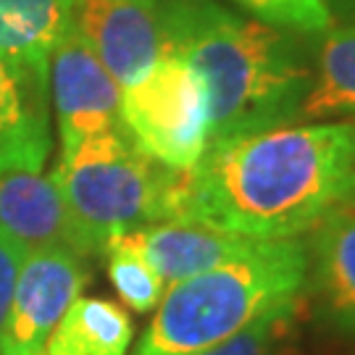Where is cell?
Here are the masks:
<instances>
[{
    "mask_svg": "<svg viewBox=\"0 0 355 355\" xmlns=\"http://www.w3.org/2000/svg\"><path fill=\"white\" fill-rule=\"evenodd\" d=\"M308 300L297 297L292 303L268 311L229 340L198 355H305L303 318Z\"/></svg>",
    "mask_w": 355,
    "mask_h": 355,
    "instance_id": "16",
    "label": "cell"
},
{
    "mask_svg": "<svg viewBox=\"0 0 355 355\" xmlns=\"http://www.w3.org/2000/svg\"><path fill=\"white\" fill-rule=\"evenodd\" d=\"M311 232L305 287L316 316L337 334L355 337V203L340 200Z\"/></svg>",
    "mask_w": 355,
    "mask_h": 355,
    "instance_id": "9",
    "label": "cell"
},
{
    "mask_svg": "<svg viewBox=\"0 0 355 355\" xmlns=\"http://www.w3.org/2000/svg\"><path fill=\"white\" fill-rule=\"evenodd\" d=\"M103 255L108 258V277L116 287L119 297L137 313L155 311L166 292L164 279L148 263L140 248L129 240V234H119L105 245Z\"/></svg>",
    "mask_w": 355,
    "mask_h": 355,
    "instance_id": "17",
    "label": "cell"
},
{
    "mask_svg": "<svg viewBox=\"0 0 355 355\" xmlns=\"http://www.w3.org/2000/svg\"><path fill=\"white\" fill-rule=\"evenodd\" d=\"M308 245L261 240L227 263L168 284L135 355H198L305 295Z\"/></svg>",
    "mask_w": 355,
    "mask_h": 355,
    "instance_id": "3",
    "label": "cell"
},
{
    "mask_svg": "<svg viewBox=\"0 0 355 355\" xmlns=\"http://www.w3.org/2000/svg\"><path fill=\"white\" fill-rule=\"evenodd\" d=\"M355 121V21L327 29L297 121Z\"/></svg>",
    "mask_w": 355,
    "mask_h": 355,
    "instance_id": "14",
    "label": "cell"
},
{
    "mask_svg": "<svg viewBox=\"0 0 355 355\" xmlns=\"http://www.w3.org/2000/svg\"><path fill=\"white\" fill-rule=\"evenodd\" d=\"M355 168V121H303L208 142L177 171L168 221L250 240H295L345 198Z\"/></svg>",
    "mask_w": 355,
    "mask_h": 355,
    "instance_id": "1",
    "label": "cell"
},
{
    "mask_svg": "<svg viewBox=\"0 0 355 355\" xmlns=\"http://www.w3.org/2000/svg\"><path fill=\"white\" fill-rule=\"evenodd\" d=\"M89 274L82 255L64 248L29 250L21 258L3 337V355H40L58 321L82 295Z\"/></svg>",
    "mask_w": 355,
    "mask_h": 355,
    "instance_id": "6",
    "label": "cell"
},
{
    "mask_svg": "<svg viewBox=\"0 0 355 355\" xmlns=\"http://www.w3.org/2000/svg\"><path fill=\"white\" fill-rule=\"evenodd\" d=\"M253 13L258 21L279 26L287 32L321 35L334 26L329 11L321 0H232Z\"/></svg>",
    "mask_w": 355,
    "mask_h": 355,
    "instance_id": "18",
    "label": "cell"
},
{
    "mask_svg": "<svg viewBox=\"0 0 355 355\" xmlns=\"http://www.w3.org/2000/svg\"><path fill=\"white\" fill-rule=\"evenodd\" d=\"M74 0H0V61L48 87L51 55L71 29Z\"/></svg>",
    "mask_w": 355,
    "mask_h": 355,
    "instance_id": "12",
    "label": "cell"
},
{
    "mask_svg": "<svg viewBox=\"0 0 355 355\" xmlns=\"http://www.w3.org/2000/svg\"><path fill=\"white\" fill-rule=\"evenodd\" d=\"M166 53L200 76L211 111L208 142L297 121L311 64L287 29L211 3H161Z\"/></svg>",
    "mask_w": 355,
    "mask_h": 355,
    "instance_id": "2",
    "label": "cell"
},
{
    "mask_svg": "<svg viewBox=\"0 0 355 355\" xmlns=\"http://www.w3.org/2000/svg\"><path fill=\"white\" fill-rule=\"evenodd\" d=\"M127 234L148 258V263L158 271L164 284H174L221 266L232 258H240L248 250H253L261 242L218 232L195 221H155Z\"/></svg>",
    "mask_w": 355,
    "mask_h": 355,
    "instance_id": "11",
    "label": "cell"
},
{
    "mask_svg": "<svg viewBox=\"0 0 355 355\" xmlns=\"http://www.w3.org/2000/svg\"><path fill=\"white\" fill-rule=\"evenodd\" d=\"M329 11L331 21H353L355 19V0H321Z\"/></svg>",
    "mask_w": 355,
    "mask_h": 355,
    "instance_id": "20",
    "label": "cell"
},
{
    "mask_svg": "<svg viewBox=\"0 0 355 355\" xmlns=\"http://www.w3.org/2000/svg\"><path fill=\"white\" fill-rule=\"evenodd\" d=\"M135 337L129 313L114 300L76 297L45 343V355H127Z\"/></svg>",
    "mask_w": 355,
    "mask_h": 355,
    "instance_id": "15",
    "label": "cell"
},
{
    "mask_svg": "<svg viewBox=\"0 0 355 355\" xmlns=\"http://www.w3.org/2000/svg\"><path fill=\"white\" fill-rule=\"evenodd\" d=\"M121 127L155 164L187 171L203 158L211 111L200 76L166 53L135 85L121 89Z\"/></svg>",
    "mask_w": 355,
    "mask_h": 355,
    "instance_id": "5",
    "label": "cell"
},
{
    "mask_svg": "<svg viewBox=\"0 0 355 355\" xmlns=\"http://www.w3.org/2000/svg\"><path fill=\"white\" fill-rule=\"evenodd\" d=\"M42 85L26 82L0 61V177L42 171L51 155V132Z\"/></svg>",
    "mask_w": 355,
    "mask_h": 355,
    "instance_id": "13",
    "label": "cell"
},
{
    "mask_svg": "<svg viewBox=\"0 0 355 355\" xmlns=\"http://www.w3.org/2000/svg\"><path fill=\"white\" fill-rule=\"evenodd\" d=\"M24 253V248H19L11 237L0 232V355H3V337H6V324L11 313L13 284H16V274H19Z\"/></svg>",
    "mask_w": 355,
    "mask_h": 355,
    "instance_id": "19",
    "label": "cell"
},
{
    "mask_svg": "<svg viewBox=\"0 0 355 355\" xmlns=\"http://www.w3.org/2000/svg\"><path fill=\"white\" fill-rule=\"evenodd\" d=\"M61 148L121 127V85L108 74L74 26L51 55L48 69Z\"/></svg>",
    "mask_w": 355,
    "mask_h": 355,
    "instance_id": "8",
    "label": "cell"
},
{
    "mask_svg": "<svg viewBox=\"0 0 355 355\" xmlns=\"http://www.w3.org/2000/svg\"><path fill=\"white\" fill-rule=\"evenodd\" d=\"M0 232L26 253L64 248L85 258V245L53 174L13 171L0 177Z\"/></svg>",
    "mask_w": 355,
    "mask_h": 355,
    "instance_id": "10",
    "label": "cell"
},
{
    "mask_svg": "<svg viewBox=\"0 0 355 355\" xmlns=\"http://www.w3.org/2000/svg\"><path fill=\"white\" fill-rule=\"evenodd\" d=\"M343 200H350V203H355V168L350 171V179H347V187H345Z\"/></svg>",
    "mask_w": 355,
    "mask_h": 355,
    "instance_id": "21",
    "label": "cell"
},
{
    "mask_svg": "<svg viewBox=\"0 0 355 355\" xmlns=\"http://www.w3.org/2000/svg\"><path fill=\"white\" fill-rule=\"evenodd\" d=\"M177 171L148 158L124 129L61 148L53 179L74 218L85 255L103 253L119 234L168 221Z\"/></svg>",
    "mask_w": 355,
    "mask_h": 355,
    "instance_id": "4",
    "label": "cell"
},
{
    "mask_svg": "<svg viewBox=\"0 0 355 355\" xmlns=\"http://www.w3.org/2000/svg\"><path fill=\"white\" fill-rule=\"evenodd\" d=\"M71 26L121 89L135 85L166 55L158 0H74Z\"/></svg>",
    "mask_w": 355,
    "mask_h": 355,
    "instance_id": "7",
    "label": "cell"
}]
</instances>
